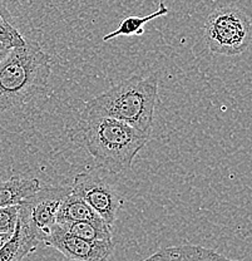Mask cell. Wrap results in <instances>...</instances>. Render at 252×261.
Returning a JSON list of instances; mask_svg holds the SVG:
<instances>
[{
	"instance_id": "obj_1",
	"label": "cell",
	"mask_w": 252,
	"mask_h": 261,
	"mask_svg": "<svg viewBox=\"0 0 252 261\" xmlns=\"http://www.w3.org/2000/svg\"><path fill=\"white\" fill-rule=\"evenodd\" d=\"M83 145L94 161L112 173L128 171L151 136L110 117L82 112Z\"/></svg>"
},
{
	"instance_id": "obj_2",
	"label": "cell",
	"mask_w": 252,
	"mask_h": 261,
	"mask_svg": "<svg viewBox=\"0 0 252 261\" xmlns=\"http://www.w3.org/2000/svg\"><path fill=\"white\" fill-rule=\"evenodd\" d=\"M157 100V73L148 77L134 74L86 102L83 112L118 119L151 136Z\"/></svg>"
},
{
	"instance_id": "obj_3",
	"label": "cell",
	"mask_w": 252,
	"mask_h": 261,
	"mask_svg": "<svg viewBox=\"0 0 252 261\" xmlns=\"http://www.w3.org/2000/svg\"><path fill=\"white\" fill-rule=\"evenodd\" d=\"M51 74L49 54L26 39L0 61V114L25 105L47 87Z\"/></svg>"
},
{
	"instance_id": "obj_4",
	"label": "cell",
	"mask_w": 252,
	"mask_h": 261,
	"mask_svg": "<svg viewBox=\"0 0 252 261\" xmlns=\"http://www.w3.org/2000/svg\"><path fill=\"white\" fill-rule=\"evenodd\" d=\"M203 38L212 53L221 56L243 53L251 44L250 16L232 5L217 8L206 19Z\"/></svg>"
},
{
	"instance_id": "obj_5",
	"label": "cell",
	"mask_w": 252,
	"mask_h": 261,
	"mask_svg": "<svg viewBox=\"0 0 252 261\" xmlns=\"http://www.w3.org/2000/svg\"><path fill=\"white\" fill-rule=\"evenodd\" d=\"M70 187L48 186L39 189L18 206V217L31 228L39 243L57 226V214Z\"/></svg>"
},
{
	"instance_id": "obj_6",
	"label": "cell",
	"mask_w": 252,
	"mask_h": 261,
	"mask_svg": "<svg viewBox=\"0 0 252 261\" xmlns=\"http://www.w3.org/2000/svg\"><path fill=\"white\" fill-rule=\"evenodd\" d=\"M70 190L73 194L79 196L108 226H113L123 201L107 179L98 173L80 172L73 178Z\"/></svg>"
},
{
	"instance_id": "obj_7",
	"label": "cell",
	"mask_w": 252,
	"mask_h": 261,
	"mask_svg": "<svg viewBox=\"0 0 252 261\" xmlns=\"http://www.w3.org/2000/svg\"><path fill=\"white\" fill-rule=\"evenodd\" d=\"M43 244L58 250L72 261H108L113 254V241H88L73 236L57 225Z\"/></svg>"
},
{
	"instance_id": "obj_8",
	"label": "cell",
	"mask_w": 252,
	"mask_h": 261,
	"mask_svg": "<svg viewBox=\"0 0 252 261\" xmlns=\"http://www.w3.org/2000/svg\"><path fill=\"white\" fill-rule=\"evenodd\" d=\"M143 261H238L200 245H180L164 247Z\"/></svg>"
},
{
	"instance_id": "obj_9",
	"label": "cell",
	"mask_w": 252,
	"mask_h": 261,
	"mask_svg": "<svg viewBox=\"0 0 252 261\" xmlns=\"http://www.w3.org/2000/svg\"><path fill=\"white\" fill-rule=\"evenodd\" d=\"M40 243L35 235L18 217L17 226L9 240L0 247V261H23Z\"/></svg>"
},
{
	"instance_id": "obj_10",
	"label": "cell",
	"mask_w": 252,
	"mask_h": 261,
	"mask_svg": "<svg viewBox=\"0 0 252 261\" xmlns=\"http://www.w3.org/2000/svg\"><path fill=\"white\" fill-rule=\"evenodd\" d=\"M39 189L40 181L38 178L13 176L5 181H0V207L19 206Z\"/></svg>"
},
{
	"instance_id": "obj_11",
	"label": "cell",
	"mask_w": 252,
	"mask_h": 261,
	"mask_svg": "<svg viewBox=\"0 0 252 261\" xmlns=\"http://www.w3.org/2000/svg\"><path fill=\"white\" fill-rule=\"evenodd\" d=\"M78 221L104 222L79 196L70 191V194H68L62 201L61 207L57 214V225Z\"/></svg>"
},
{
	"instance_id": "obj_12",
	"label": "cell",
	"mask_w": 252,
	"mask_h": 261,
	"mask_svg": "<svg viewBox=\"0 0 252 261\" xmlns=\"http://www.w3.org/2000/svg\"><path fill=\"white\" fill-rule=\"evenodd\" d=\"M168 14V8L163 2L159 3V7L156 12L152 14L141 16V15H132L127 16L119 23L118 28L116 31L108 33L107 35L103 37V42H109V40L116 39L117 37H131V35H142L145 33V25L148 21L158 18V16H164Z\"/></svg>"
},
{
	"instance_id": "obj_13",
	"label": "cell",
	"mask_w": 252,
	"mask_h": 261,
	"mask_svg": "<svg viewBox=\"0 0 252 261\" xmlns=\"http://www.w3.org/2000/svg\"><path fill=\"white\" fill-rule=\"evenodd\" d=\"M68 233L88 241H113L112 227L105 222H64L58 224Z\"/></svg>"
},
{
	"instance_id": "obj_14",
	"label": "cell",
	"mask_w": 252,
	"mask_h": 261,
	"mask_svg": "<svg viewBox=\"0 0 252 261\" xmlns=\"http://www.w3.org/2000/svg\"><path fill=\"white\" fill-rule=\"evenodd\" d=\"M0 42L9 48H17L25 44L26 39L9 21L4 10L0 9Z\"/></svg>"
},
{
	"instance_id": "obj_15",
	"label": "cell",
	"mask_w": 252,
	"mask_h": 261,
	"mask_svg": "<svg viewBox=\"0 0 252 261\" xmlns=\"http://www.w3.org/2000/svg\"><path fill=\"white\" fill-rule=\"evenodd\" d=\"M18 221V206L0 207V233H13Z\"/></svg>"
},
{
	"instance_id": "obj_16",
	"label": "cell",
	"mask_w": 252,
	"mask_h": 261,
	"mask_svg": "<svg viewBox=\"0 0 252 261\" xmlns=\"http://www.w3.org/2000/svg\"><path fill=\"white\" fill-rule=\"evenodd\" d=\"M10 236H12V233H0V247L9 240Z\"/></svg>"
}]
</instances>
